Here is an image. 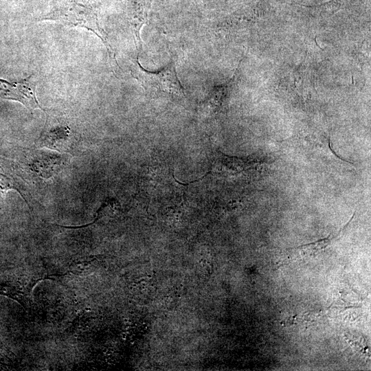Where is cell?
Returning <instances> with one entry per match:
<instances>
[{"instance_id": "obj_2", "label": "cell", "mask_w": 371, "mask_h": 371, "mask_svg": "<svg viewBox=\"0 0 371 371\" xmlns=\"http://www.w3.org/2000/svg\"><path fill=\"white\" fill-rule=\"evenodd\" d=\"M133 74L146 89L179 96L184 95V89L177 77L175 64L172 60L161 69L150 71L144 69L137 58Z\"/></svg>"}, {"instance_id": "obj_3", "label": "cell", "mask_w": 371, "mask_h": 371, "mask_svg": "<svg viewBox=\"0 0 371 371\" xmlns=\"http://www.w3.org/2000/svg\"><path fill=\"white\" fill-rule=\"evenodd\" d=\"M32 76L31 75L16 82H9L0 78V98L18 101L30 110H43L36 96Z\"/></svg>"}, {"instance_id": "obj_1", "label": "cell", "mask_w": 371, "mask_h": 371, "mask_svg": "<svg viewBox=\"0 0 371 371\" xmlns=\"http://www.w3.org/2000/svg\"><path fill=\"white\" fill-rule=\"evenodd\" d=\"M40 20L56 21L68 26L84 27L91 31L103 42L109 57L117 63L115 52L109 43L107 34L100 25L97 10L91 5L79 0H60L51 11L41 16Z\"/></svg>"}, {"instance_id": "obj_6", "label": "cell", "mask_w": 371, "mask_h": 371, "mask_svg": "<svg viewBox=\"0 0 371 371\" xmlns=\"http://www.w3.org/2000/svg\"><path fill=\"white\" fill-rule=\"evenodd\" d=\"M347 338L350 344L359 352L370 357V347L363 337L357 335H348Z\"/></svg>"}, {"instance_id": "obj_4", "label": "cell", "mask_w": 371, "mask_h": 371, "mask_svg": "<svg viewBox=\"0 0 371 371\" xmlns=\"http://www.w3.org/2000/svg\"><path fill=\"white\" fill-rule=\"evenodd\" d=\"M345 227L336 234H333L316 242L286 249L282 263L285 264L288 261L292 262L316 255L324 250L331 243L332 240L338 236Z\"/></svg>"}, {"instance_id": "obj_5", "label": "cell", "mask_w": 371, "mask_h": 371, "mask_svg": "<svg viewBox=\"0 0 371 371\" xmlns=\"http://www.w3.org/2000/svg\"><path fill=\"white\" fill-rule=\"evenodd\" d=\"M9 190H16L23 196V188L14 167L10 161L0 157V196Z\"/></svg>"}]
</instances>
